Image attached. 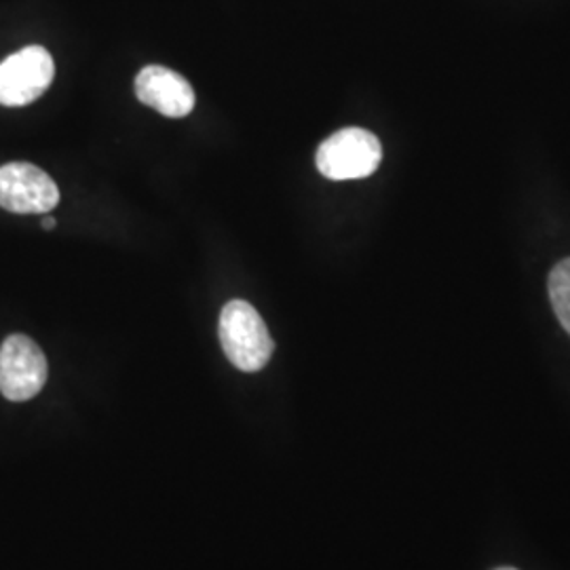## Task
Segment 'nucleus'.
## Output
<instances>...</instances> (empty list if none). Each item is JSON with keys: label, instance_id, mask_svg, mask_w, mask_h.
<instances>
[{"label": "nucleus", "instance_id": "obj_7", "mask_svg": "<svg viewBox=\"0 0 570 570\" xmlns=\"http://www.w3.org/2000/svg\"><path fill=\"white\" fill-rule=\"evenodd\" d=\"M550 301L560 324L570 334V258L558 263L551 271Z\"/></svg>", "mask_w": 570, "mask_h": 570}, {"label": "nucleus", "instance_id": "obj_5", "mask_svg": "<svg viewBox=\"0 0 570 570\" xmlns=\"http://www.w3.org/2000/svg\"><path fill=\"white\" fill-rule=\"evenodd\" d=\"M60 204V188L41 167L16 161L0 167V207L11 214H47Z\"/></svg>", "mask_w": 570, "mask_h": 570}, {"label": "nucleus", "instance_id": "obj_1", "mask_svg": "<svg viewBox=\"0 0 570 570\" xmlns=\"http://www.w3.org/2000/svg\"><path fill=\"white\" fill-rule=\"evenodd\" d=\"M218 334L228 362L242 372L263 370L275 348L263 317L245 301L226 303Z\"/></svg>", "mask_w": 570, "mask_h": 570}, {"label": "nucleus", "instance_id": "obj_2", "mask_svg": "<svg viewBox=\"0 0 570 570\" xmlns=\"http://www.w3.org/2000/svg\"><path fill=\"white\" fill-rule=\"evenodd\" d=\"M317 169L330 180H360L383 161V146L362 127H346L330 136L317 150Z\"/></svg>", "mask_w": 570, "mask_h": 570}, {"label": "nucleus", "instance_id": "obj_3", "mask_svg": "<svg viewBox=\"0 0 570 570\" xmlns=\"http://www.w3.org/2000/svg\"><path fill=\"white\" fill-rule=\"evenodd\" d=\"M53 58L45 47H23L0 63V104L18 108L37 102L53 82Z\"/></svg>", "mask_w": 570, "mask_h": 570}, {"label": "nucleus", "instance_id": "obj_9", "mask_svg": "<svg viewBox=\"0 0 570 570\" xmlns=\"http://www.w3.org/2000/svg\"><path fill=\"white\" fill-rule=\"evenodd\" d=\"M497 570H515V569H497Z\"/></svg>", "mask_w": 570, "mask_h": 570}, {"label": "nucleus", "instance_id": "obj_4", "mask_svg": "<svg viewBox=\"0 0 570 570\" xmlns=\"http://www.w3.org/2000/svg\"><path fill=\"white\" fill-rule=\"evenodd\" d=\"M47 383V360L41 346L23 334H11L0 346V393L9 402H28Z\"/></svg>", "mask_w": 570, "mask_h": 570}, {"label": "nucleus", "instance_id": "obj_6", "mask_svg": "<svg viewBox=\"0 0 570 570\" xmlns=\"http://www.w3.org/2000/svg\"><path fill=\"white\" fill-rule=\"evenodd\" d=\"M136 96L169 119H183L195 110V89L183 75L165 66H146L136 77Z\"/></svg>", "mask_w": 570, "mask_h": 570}, {"label": "nucleus", "instance_id": "obj_8", "mask_svg": "<svg viewBox=\"0 0 570 570\" xmlns=\"http://www.w3.org/2000/svg\"><path fill=\"white\" fill-rule=\"evenodd\" d=\"M53 226H56V218H51V216H47V218H45V220H42V228H45V230H51V228H53Z\"/></svg>", "mask_w": 570, "mask_h": 570}]
</instances>
